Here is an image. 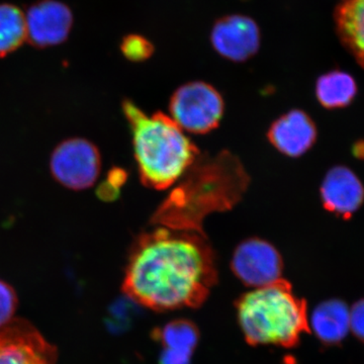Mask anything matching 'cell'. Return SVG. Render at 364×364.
I'll return each mask as SVG.
<instances>
[{
    "mask_svg": "<svg viewBox=\"0 0 364 364\" xmlns=\"http://www.w3.org/2000/svg\"><path fill=\"white\" fill-rule=\"evenodd\" d=\"M217 280L205 235L158 226L132 246L123 291L139 305L169 312L202 306Z\"/></svg>",
    "mask_w": 364,
    "mask_h": 364,
    "instance_id": "obj_1",
    "label": "cell"
},
{
    "mask_svg": "<svg viewBox=\"0 0 364 364\" xmlns=\"http://www.w3.org/2000/svg\"><path fill=\"white\" fill-rule=\"evenodd\" d=\"M153 215V224L203 235V222L213 213L232 210L247 189L249 177L231 153L195 164Z\"/></svg>",
    "mask_w": 364,
    "mask_h": 364,
    "instance_id": "obj_2",
    "label": "cell"
},
{
    "mask_svg": "<svg viewBox=\"0 0 364 364\" xmlns=\"http://www.w3.org/2000/svg\"><path fill=\"white\" fill-rule=\"evenodd\" d=\"M123 111L130 124L141 181L158 191L171 188L195 164L198 148L167 114H146L131 100H124Z\"/></svg>",
    "mask_w": 364,
    "mask_h": 364,
    "instance_id": "obj_3",
    "label": "cell"
},
{
    "mask_svg": "<svg viewBox=\"0 0 364 364\" xmlns=\"http://www.w3.org/2000/svg\"><path fill=\"white\" fill-rule=\"evenodd\" d=\"M236 312L246 341L254 346L293 348L311 331L305 299L284 279L243 294L236 301Z\"/></svg>",
    "mask_w": 364,
    "mask_h": 364,
    "instance_id": "obj_4",
    "label": "cell"
},
{
    "mask_svg": "<svg viewBox=\"0 0 364 364\" xmlns=\"http://www.w3.org/2000/svg\"><path fill=\"white\" fill-rule=\"evenodd\" d=\"M221 93L205 81L179 86L169 104V117L186 133L203 135L219 127L224 116Z\"/></svg>",
    "mask_w": 364,
    "mask_h": 364,
    "instance_id": "obj_5",
    "label": "cell"
},
{
    "mask_svg": "<svg viewBox=\"0 0 364 364\" xmlns=\"http://www.w3.org/2000/svg\"><path fill=\"white\" fill-rule=\"evenodd\" d=\"M50 168L53 177L73 191L90 188L102 169V158L97 146L82 138L60 143L53 151Z\"/></svg>",
    "mask_w": 364,
    "mask_h": 364,
    "instance_id": "obj_6",
    "label": "cell"
},
{
    "mask_svg": "<svg viewBox=\"0 0 364 364\" xmlns=\"http://www.w3.org/2000/svg\"><path fill=\"white\" fill-rule=\"evenodd\" d=\"M231 268L245 286L258 289L282 279L284 261L279 250L269 242L249 238L235 249Z\"/></svg>",
    "mask_w": 364,
    "mask_h": 364,
    "instance_id": "obj_7",
    "label": "cell"
},
{
    "mask_svg": "<svg viewBox=\"0 0 364 364\" xmlns=\"http://www.w3.org/2000/svg\"><path fill=\"white\" fill-rule=\"evenodd\" d=\"M56 363V348L26 320L0 327V364Z\"/></svg>",
    "mask_w": 364,
    "mask_h": 364,
    "instance_id": "obj_8",
    "label": "cell"
},
{
    "mask_svg": "<svg viewBox=\"0 0 364 364\" xmlns=\"http://www.w3.org/2000/svg\"><path fill=\"white\" fill-rule=\"evenodd\" d=\"M210 43L223 58L241 63L259 51L260 28L250 16L230 14L215 21L210 32Z\"/></svg>",
    "mask_w": 364,
    "mask_h": 364,
    "instance_id": "obj_9",
    "label": "cell"
},
{
    "mask_svg": "<svg viewBox=\"0 0 364 364\" xmlns=\"http://www.w3.org/2000/svg\"><path fill=\"white\" fill-rule=\"evenodd\" d=\"M26 41L37 49L66 42L73 26L70 7L59 0H39L26 14Z\"/></svg>",
    "mask_w": 364,
    "mask_h": 364,
    "instance_id": "obj_10",
    "label": "cell"
},
{
    "mask_svg": "<svg viewBox=\"0 0 364 364\" xmlns=\"http://www.w3.org/2000/svg\"><path fill=\"white\" fill-rule=\"evenodd\" d=\"M267 136L279 153L294 158L310 150L316 142L317 130L313 119L306 112L293 109L273 122Z\"/></svg>",
    "mask_w": 364,
    "mask_h": 364,
    "instance_id": "obj_11",
    "label": "cell"
},
{
    "mask_svg": "<svg viewBox=\"0 0 364 364\" xmlns=\"http://www.w3.org/2000/svg\"><path fill=\"white\" fill-rule=\"evenodd\" d=\"M321 196L328 210L349 217L363 203L364 189L351 170L335 167L328 172L323 181Z\"/></svg>",
    "mask_w": 364,
    "mask_h": 364,
    "instance_id": "obj_12",
    "label": "cell"
},
{
    "mask_svg": "<svg viewBox=\"0 0 364 364\" xmlns=\"http://www.w3.org/2000/svg\"><path fill=\"white\" fill-rule=\"evenodd\" d=\"M154 339L160 342L163 348L160 364H191L200 333L193 322L179 318L156 330Z\"/></svg>",
    "mask_w": 364,
    "mask_h": 364,
    "instance_id": "obj_13",
    "label": "cell"
},
{
    "mask_svg": "<svg viewBox=\"0 0 364 364\" xmlns=\"http://www.w3.org/2000/svg\"><path fill=\"white\" fill-rule=\"evenodd\" d=\"M310 329L325 345L339 344L350 327V313L343 301L329 299L314 310Z\"/></svg>",
    "mask_w": 364,
    "mask_h": 364,
    "instance_id": "obj_14",
    "label": "cell"
},
{
    "mask_svg": "<svg viewBox=\"0 0 364 364\" xmlns=\"http://www.w3.org/2000/svg\"><path fill=\"white\" fill-rule=\"evenodd\" d=\"M335 23L342 43L364 66V0H341Z\"/></svg>",
    "mask_w": 364,
    "mask_h": 364,
    "instance_id": "obj_15",
    "label": "cell"
},
{
    "mask_svg": "<svg viewBox=\"0 0 364 364\" xmlns=\"http://www.w3.org/2000/svg\"><path fill=\"white\" fill-rule=\"evenodd\" d=\"M356 95L354 79L344 72L333 71L318 79L316 95L320 104L328 109L350 104Z\"/></svg>",
    "mask_w": 364,
    "mask_h": 364,
    "instance_id": "obj_16",
    "label": "cell"
},
{
    "mask_svg": "<svg viewBox=\"0 0 364 364\" xmlns=\"http://www.w3.org/2000/svg\"><path fill=\"white\" fill-rule=\"evenodd\" d=\"M26 41V14L14 4H0V57L16 51Z\"/></svg>",
    "mask_w": 364,
    "mask_h": 364,
    "instance_id": "obj_17",
    "label": "cell"
},
{
    "mask_svg": "<svg viewBox=\"0 0 364 364\" xmlns=\"http://www.w3.org/2000/svg\"><path fill=\"white\" fill-rule=\"evenodd\" d=\"M154 45L147 38L138 33L124 36L121 42V52L131 62H144L154 54Z\"/></svg>",
    "mask_w": 364,
    "mask_h": 364,
    "instance_id": "obj_18",
    "label": "cell"
},
{
    "mask_svg": "<svg viewBox=\"0 0 364 364\" xmlns=\"http://www.w3.org/2000/svg\"><path fill=\"white\" fill-rule=\"evenodd\" d=\"M18 298L13 287L0 279V327L14 320Z\"/></svg>",
    "mask_w": 364,
    "mask_h": 364,
    "instance_id": "obj_19",
    "label": "cell"
},
{
    "mask_svg": "<svg viewBox=\"0 0 364 364\" xmlns=\"http://www.w3.org/2000/svg\"><path fill=\"white\" fill-rule=\"evenodd\" d=\"M350 313V328L353 334L364 342V299L352 306Z\"/></svg>",
    "mask_w": 364,
    "mask_h": 364,
    "instance_id": "obj_20",
    "label": "cell"
},
{
    "mask_svg": "<svg viewBox=\"0 0 364 364\" xmlns=\"http://www.w3.org/2000/svg\"><path fill=\"white\" fill-rule=\"evenodd\" d=\"M97 193L98 198L104 202H114L119 196V189L104 181L98 186Z\"/></svg>",
    "mask_w": 364,
    "mask_h": 364,
    "instance_id": "obj_21",
    "label": "cell"
},
{
    "mask_svg": "<svg viewBox=\"0 0 364 364\" xmlns=\"http://www.w3.org/2000/svg\"><path fill=\"white\" fill-rule=\"evenodd\" d=\"M127 178H128V173H127L126 170L114 167V168L109 170V173H107V181L114 188L119 189L124 186Z\"/></svg>",
    "mask_w": 364,
    "mask_h": 364,
    "instance_id": "obj_22",
    "label": "cell"
}]
</instances>
